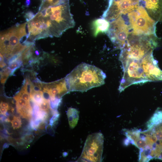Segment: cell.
I'll use <instances>...</instances> for the list:
<instances>
[{"label":"cell","instance_id":"1","mask_svg":"<svg viewBox=\"0 0 162 162\" xmlns=\"http://www.w3.org/2000/svg\"><path fill=\"white\" fill-rule=\"evenodd\" d=\"M29 39L34 41L48 37H58L75 23L69 2L56 6H40L38 13L27 22Z\"/></svg>","mask_w":162,"mask_h":162},{"label":"cell","instance_id":"2","mask_svg":"<svg viewBox=\"0 0 162 162\" xmlns=\"http://www.w3.org/2000/svg\"><path fill=\"white\" fill-rule=\"evenodd\" d=\"M105 74L98 68L85 63L76 66L65 78L69 91L84 92L104 84Z\"/></svg>","mask_w":162,"mask_h":162},{"label":"cell","instance_id":"3","mask_svg":"<svg viewBox=\"0 0 162 162\" xmlns=\"http://www.w3.org/2000/svg\"><path fill=\"white\" fill-rule=\"evenodd\" d=\"M26 22L16 25L0 35V54L8 59L14 55L22 52L27 46L22 45L20 40L27 35Z\"/></svg>","mask_w":162,"mask_h":162},{"label":"cell","instance_id":"4","mask_svg":"<svg viewBox=\"0 0 162 162\" xmlns=\"http://www.w3.org/2000/svg\"><path fill=\"white\" fill-rule=\"evenodd\" d=\"M128 16L133 35H155L156 22L148 15L143 7L138 6L129 13Z\"/></svg>","mask_w":162,"mask_h":162},{"label":"cell","instance_id":"5","mask_svg":"<svg viewBox=\"0 0 162 162\" xmlns=\"http://www.w3.org/2000/svg\"><path fill=\"white\" fill-rule=\"evenodd\" d=\"M104 137L100 132L89 135L86 140L81 154L76 161L101 162Z\"/></svg>","mask_w":162,"mask_h":162},{"label":"cell","instance_id":"6","mask_svg":"<svg viewBox=\"0 0 162 162\" xmlns=\"http://www.w3.org/2000/svg\"><path fill=\"white\" fill-rule=\"evenodd\" d=\"M107 34L117 49H122L128 40L129 27L121 16L112 21Z\"/></svg>","mask_w":162,"mask_h":162},{"label":"cell","instance_id":"7","mask_svg":"<svg viewBox=\"0 0 162 162\" xmlns=\"http://www.w3.org/2000/svg\"><path fill=\"white\" fill-rule=\"evenodd\" d=\"M142 1L146 9L154 19L157 20H162V9L160 8L159 0Z\"/></svg>","mask_w":162,"mask_h":162},{"label":"cell","instance_id":"8","mask_svg":"<svg viewBox=\"0 0 162 162\" xmlns=\"http://www.w3.org/2000/svg\"><path fill=\"white\" fill-rule=\"evenodd\" d=\"M110 26L109 21L104 18L102 17L95 20L92 24L93 35L96 37L100 33L107 32Z\"/></svg>","mask_w":162,"mask_h":162},{"label":"cell","instance_id":"9","mask_svg":"<svg viewBox=\"0 0 162 162\" xmlns=\"http://www.w3.org/2000/svg\"><path fill=\"white\" fill-rule=\"evenodd\" d=\"M79 111L73 108H69L67 112L69 124L71 129L74 128L77 125L79 119Z\"/></svg>","mask_w":162,"mask_h":162},{"label":"cell","instance_id":"10","mask_svg":"<svg viewBox=\"0 0 162 162\" xmlns=\"http://www.w3.org/2000/svg\"><path fill=\"white\" fill-rule=\"evenodd\" d=\"M69 0H41L40 6H53L69 2Z\"/></svg>","mask_w":162,"mask_h":162},{"label":"cell","instance_id":"11","mask_svg":"<svg viewBox=\"0 0 162 162\" xmlns=\"http://www.w3.org/2000/svg\"><path fill=\"white\" fill-rule=\"evenodd\" d=\"M43 92H32L30 94V98L32 99L35 103L39 105L44 100L42 95Z\"/></svg>","mask_w":162,"mask_h":162},{"label":"cell","instance_id":"12","mask_svg":"<svg viewBox=\"0 0 162 162\" xmlns=\"http://www.w3.org/2000/svg\"><path fill=\"white\" fill-rule=\"evenodd\" d=\"M14 98L16 101V109L25 108L31 106L29 102L26 101L17 95Z\"/></svg>","mask_w":162,"mask_h":162},{"label":"cell","instance_id":"13","mask_svg":"<svg viewBox=\"0 0 162 162\" xmlns=\"http://www.w3.org/2000/svg\"><path fill=\"white\" fill-rule=\"evenodd\" d=\"M22 59L21 55L17 60L9 64L8 69L12 70V73L11 74H13V72L20 66L22 63Z\"/></svg>","mask_w":162,"mask_h":162},{"label":"cell","instance_id":"14","mask_svg":"<svg viewBox=\"0 0 162 162\" xmlns=\"http://www.w3.org/2000/svg\"><path fill=\"white\" fill-rule=\"evenodd\" d=\"M12 126L14 129L20 128L22 125L21 121L20 118L14 116L13 119L11 121Z\"/></svg>","mask_w":162,"mask_h":162},{"label":"cell","instance_id":"15","mask_svg":"<svg viewBox=\"0 0 162 162\" xmlns=\"http://www.w3.org/2000/svg\"><path fill=\"white\" fill-rule=\"evenodd\" d=\"M17 95L26 101L29 102L30 99V95L23 87Z\"/></svg>","mask_w":162,"mask_h":162},{"label":"cell","instance_id":"16","mask_svg":"<svg viewBox=\"0 0 162 162\" xmlns=\"http://www.w3.org/2000/svg\"><path fill=\"white\" fill-rule=\"evenodd\" d=\"M34 137L32 133L28 132L21 137V139L24 142H26L28 143H31L33 141Z\"/></svg>","mask_w":162,"mask_h":162},{"label":"cell","instance_id":"17","mask_svg":"<svg viewBox=\"0 0 162 162\" xmlns=\"http://www.w3.org/2000/svg\"><path fill=\"white\" fill-rule=\"evenodd\" d=\"M40 109L42 110L49 112V110L50 109L49 103L45 100L39 105Z\"/></svg>","mask_w":162,"mask_h":162},{"label":"cell","instance_id":"18","mask_svg":"<svg viewBox=\"0 0 162 162\" xmlns=\"http://www.w3.org/2000/svg\"><path fill=\"white\" fill-rule=\"evenodd\" d=\"M35 15L31 11L28 12L25 14V18L26 21H28L33 18Z\"/></svg>","mask_w":162,"mask_h":162},{"label":"cell","instance_id":"19","mask_svg":"<svg viewBox=\"0 0 162 162\" xmlns=\"http://www.w3.org/2000/svg\"><path fill=\"white\" fill-rule=\"evenodd\" d=\"M46 126V122H45L42 121L40 124L38 129L40 130H44L45 129Z\"/></svg>","mask_w":162,"mask_h":162},{"label":"cell","instance_id":"20","mask_svg":"<svg viewBox=\"0 0 162 162\" xmlns=\"http://www.w3.org/2000/svg\"><path fill=\"white\" fill-rule=\"evenodd\" d=\"M0 114L5 116L6 113L8 109L6 108L0 107Z\"/></svg>","mask_w":162,"mask_h":162},{"label":"cell","instance_id":"21","mask_svg":"<svg viewBox=\"0 0 162 162\" xmlns=\"http://www.w3.org/2000/svg\"><path fill=\"white\" fill-rule=\"evenodd\" d=\"M0 107L6 108L8 110L9 108L8 104L7 103L3 102H2L0 103Z\"/></svg>","mask_w":162,"mask_h":162},{"label":"cell","instance_id":"22","mask_svg":"<svg viewBox=\"0 0 162 162\" xmlns=\"http://www.w3.org/2000/svg\"><path fill=\"white\" fill-rule=\"evenodd\" d=\"M9 147V145L7 143H5L3 145V148L4 149Z\"/></svg>","mask_w":162,"mask_h":162},{"label":"cell","instance_id":"23","mask_svg":"<svg viewBox=\"0 0 162 162\" xmlns=\"http://www.w3.org/2000/svg\"><path fill=\"white\" fill-rule=\"evenodd\" d=\"M30 4V0H26V4L27 6H28Z\"/></svg>","mask_w":162,"mask_h":162}]
</instances>
